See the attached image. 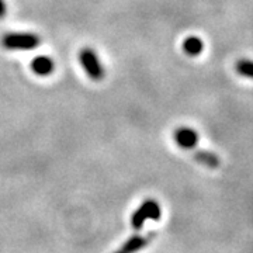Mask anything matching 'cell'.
I'll return each instance as SVG.
<instances>
[{
	"label": "cell",
	"mask_w": 253,
	"mask_h": 253,
	"mask_svg": "<svg viewBox=\"0 0 253 253\" xmlns=\"http://www.w3.org/2000/svg\"><path fill=\"white\" fill-rule=\"evenodd\" d=\"M6 11H7V9H6V4H4V1H3V0H0V18L4 17Z\"/></svg>",
	"instance_id": "10"
},
{
	"label": "cell",
	"mask_w": 253,
	"mask_h": 253,
	"mask_svg": "<svg viewBox=\"0 0 253 253\" xmlns=\"http://www.w3.org/2000/svg\"><path fill=\"white\" fill-rule=\"evenodd\" d=\"M174 141L183 149H193L199 144V134L189 126H180L174 132Z\"/></svg>",
	"instance_id": "4"
},
{
	"label": "cell",
	"mask_w": 253,
	"mask_h": 253,
	"mask_svg": "<svg viewBox=\"0 0 253 253\" xmlns=\"http://www.w3.org/2000/svg\"><path fill=\"white\" fill-rule=\"evenodd\" d=\"M203 49H204V44L199 37L190 36L183 41V51L190 56H197L203 52Z\"/></svg>",
	"instance_id": "7"
},
{
	"label": "cell",
	"mask_w": 253,
	"mask_h": 253,
	"mask_svg": "<svg viewBox=\"0 0 253 253\" xmlns=\"http://www.w3.org/2000/svg\"><path fill=\"white\" fill-rule=\"evenodd\" d=\"M79 61L83 69L89 75V78L94 81H100L104 76V69L103 65L100 62L97 54L91 48H83L79 55Z\"/></svg>",
	"instance_id": "2"
},
{
	"label": "cell",
	"mask_w": 253,
	"mask_h": 253,
	"mask_svg": "<svg viewBox=\"0 0 253 253\" xmlns=\"http://www.w3.org/2000/svg\"><path fill=\"white\" fill-rule=\"evenodd\" d=\"M159 218H161V207H159V204L156 201H154V200H148L134 212V215L131 218V224H132V226L135 229H141L146 219L158 221Z\"/></svg>",
	"instance_id": "3"
},
{
	"label": "cell",
	"mask_w": 253,
	"mask_h": 253,
	"mask_svg": "<svg viewBox=\"0 0 253 253\" xmlns=\"http://www.w3.org/2000/svg\"><path fill=\"white\" fill-rule=\"evenodd\" d=\"M31 69L40 76H46L54 71V61L48 56H37L31 62Z\"/></svg>",
	"instance_id": "5"
},
{
	"label": "cell",
	"mask_w": 253,
	"mask_h": 253,
	"mask_svg": "<svg viewBox=\"0 0 253 253\" xmlns=\"http://www.w3.org/2000/svg\"><path fill=\"white\" fill-rule=\"evenodd\" d=\"M116 253H123V252H121V251H120V252H116Z\"/></svg>",
	"instance_id": "11"
},
{
	"label": "cell",
	"mask_w": 253,
	"mask_h": 253,
	"mask_svg": "<svg viewBox=\"0 0 253 253\" xmlns=\"http://www.w3.org/2000/svg\"><path fill=\"white\" fill-rule=\"evenodd\" d=\"M235 69L241 76L248 78V79H253V61H251V59H239L236 62Z\"/></svg>",
	"instance_id": "9"
},
{
	"label": "cell",
	"mask_w": 253,
	"mask_h": 253,
	"mask_svg": "<svg viewBox=\"0 0 253 253\" xmlns=\"http://www.w3.org/2000/svg\"><path fill=\"white\" fill-rule=\"evenodd\" d=\"M40 44V37L31 33H11L1 40V45L7 49H33Z\"/></svg>",
	"instance_id": "1"
},
{
	"label": "cell",
	"mask_w": 253,
	"mask_h": 253,
	"mask_svg": "<svg viewBox=\"0 0 253 253\" xmlns=\"http://www.w3.org/2000/svg\"><path fill=\"white\" fill-rule=\"evenodd\" d=\"M193 156H194V159L200 165H203L206 168H210V169H217V168H219V165H221L219 158L215 154L210 152V151H203V149L201 151H194Z\"/></svg>",
	"instance_id": "6"
},
{
	"label": "cell",
	"mask_w": 253,
	"mask_h": 253,
	"mask_svg": "<svg viewBox=\"0 0 253 253\" xmlns=\"http://www.w3.org/2000/svg\"><path fill=\"white\" fill-rule=\"evenodd\" d=\"M148 244V239H145L142 236H132L126 241V244L123 245V249L121 252L123 253H135L138 252L139 249L145 248Z\"/></svg>",
	"instance_id": "8"
}]
</instances>
